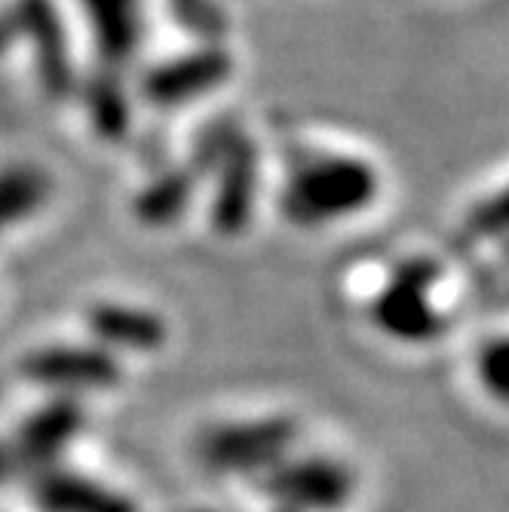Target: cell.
Here are the masks:
<instances>
[{"mask_svg":"<svg viewBox=\"0 0 509 512\" xmlns=\"http://www.w3.org/2000/svg\"><path fill=\"white\" fill-rule=\"evenodd\" d=\"M227 74L230 59L221 50H200L157 65L145 80V96L157 108H175L215 89L227 80Z\"/></svg>","mask_w":509,"mask_h":512,"instance_id":"9","label":"cell"},{"mask_svg":"<svg viewBox=\"0 0 509 512\" xmlns=\"http://www.w3.org/2000/svg\"><path fill=\"white\" fill-rule=\"evenodd\" d=\"M80 7L96 31L99 56L105 71L120 77V68L132 59L138 40H142V0H80Z\"/></svg>","mask_w":509,"mask_h":512,"instance_id":"10","label":"cell"},{"mask_svg":"<svg viewBox=\"0 0 509 512\" xmlns=\"http://www.w3.org/2000/svg\"><path fill=\"white\" fill-rule=\"evenodd\" d=\"M19 40L31 43L40 83L50 96L74 89L68 37L53 0H13L7 10H0V56Z\"/></svg>","mask_w":509,"mask_h":512,"instance_id":"3","label":"cell"},{"mask_svg":"<svg viewBox=\"0 0 509 512\" xmlns=\"http://www.w3.org/2000/svg\"><path fill=\"white\" fill-rule=\"evenodd\" d=\"M476 378L482 381V387L488 390L491 399L506 402V390H509V347H506L503 338H494V341L479 347Z\"/></svg>","mask_w":509,"mask_h":512,"instance_id":"15","label":"cell"},{"mask_svg":"<svg viewBox=\"0 0 509 512\" xmlns=\"http://www.w3.org/2000/svg\"><path fill=\"white\" fill-rule=\"evenodd\" d=\"M292 442L295 424L286 417L221 424L200 439V457L212 473H267L289 454Z\"/></svg>","mask_w":509,"mask_h":512,"instance_id":"4","label":"cell"},{"mask_svg":"<svg viewBox=\"0 0 509 512\" xmlns=\"http://www.w3.org/2000/svg\"><path fill=\"white\" fill-rule=\"evenodd\" d=\"M439 283V264L430 258H408L393 270L390 286L372 304V322L396 344H430L445 332V313L430 298Z\"/></svg>","mask_w":509,"mask_h":512,"instance_id":"2","label":"cell"},{"mask_svg":"<svg viewBox=\"0 0 509 512\" xmlns=\"http://www.w3.org/2000/svg\"><path fill=\"white\" fill-rule=\"evenodd\" d=\"M270 473V494L304 512H332L353 497V476L332 457L280 460Z\"/></svg>","mask_w":509,"mask_h":512,"instance_id":"6","label":"cell"},{"mask_svg":"<svg viewBox=\"0 0 509 512\" xmlns=\"http://www.w3.org/2000/svg\"><path fill=\"white\" fill-rule=\"evenodd\" d=\"M215 157L221 160V175L212 200V227L224 237H237L246 230L255 209V188H258L255 151L246 138H230L218 132Z\"/></svg>","mask_w":509,"mask_h":512,"instance_id":"7","label":"cell"},{"mask_svg":"<svg viewBox=\"0 0 509 512\" xmlns=\"http://www.w3.org/2000/svg\"><path fill=\"white\" fill-rule=\"evenodd\" d=\"M89 114L96 120L99 132L108 138H120L126 132L129 111H126L123 89H120V77L99 74V80L92 83V92H89Z\"/></svg>","mask_w":509,"mask_h":512,"instance_id":"14","label":"cell"},{"mask_svg":"<svg viewBox=\"0 0 509 512\" xmlns=\"http://www.w3.org/2000/svg\"><path fill=\"white\" fill-rule=\"evenodd\" d=\"M86 329L92 341L111 353H154L169 338L166 322L157 313L117 301L89 307Z\"/></svg>","mask_w":509,"mask_h":512,"instance_id":"8","label":"cell"},{"mask_svg":"<svg viewBox=\"0 0 509 512\" xmlns=\"http://www.w3.org/2000/svg\"><path fill=\"white\" fill-rule=\"evenodd\" d=\"M22 375L53 390H108L120 381L117 353L102 344H50L22 359Z\"/></svg>","mask_w":509,"mask_h":512,"instance_id":"5","label":"cell"},{"mask_svg":"<svg viewBox=\"0 0 509 512\" xmlns=\"http://www.w3.org/2000/svg\"><path fill=\"white\" fill-rule=\"evenodd\" d=\"M175 13L184 25H191L194 31H203V34L221 31L218 10L209 4V0H175Z\"/></svg>","mask_w":509,"mask_h":512,"instance_id":"16","label":"cell"},{"mask_svg":"<svg viewBox=\"0 0 509 512\" xmlns=\"http://www.w3.org/2000/svg\"><path fill=\"white\" fill-rule=\"evenodd\" d=\"M381 191L378 169L347 154L301 163L283 191V212L301 227H326L365 212Z\"/></svg>","mask_w":509,"mask_h":512,"instance_id":"1","label":"cell"},{"mask_svg":"<svg viewBox=\"0 0 509 512\" xmlns=\"http://www.w3.org/2000/svg\"><path fill=\"white\" fill-rule=\"evenodd\" d=\"M53 197V181L34 163L0 166V237L31 221Z\"/></svg>","mask_w":509,"mask_h":512,"instance_id":"11","label":"cell"},{"mask_svg":"<svg viewBox=\"0 0 509 512\" xmlns=\"http://www.w3.org/2000/svg\"><path fill=\"white\" fill-rule=\"evenodd\" d=\"M37 494L46 512H135L132 503L117 491L74 476L46 479Z\"/></svg>","mask_w":509,"mask_h":512,"instance_id":"12","label":"cell"},{"mask_svg":"<svg viewBox=\"0 0 509 512\" xmlns=\"http://www.w3.org/2000/svg\"><path fill=\"white\" fill-rule=\"evenodd\" d=\"M194 194V175L191 172H169L157 178L148 191L138 194L135 215L145 224H169L175 221Z\"/></svg>","mask_w":509,"mask_h":512,"instance_id":"13","label":"cell"}]
</instances>
